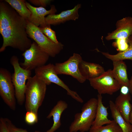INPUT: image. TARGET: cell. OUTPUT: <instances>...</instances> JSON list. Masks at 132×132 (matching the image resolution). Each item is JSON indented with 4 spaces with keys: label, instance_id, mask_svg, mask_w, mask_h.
Masks as SVG:
<instances>
[{
    "label": "cell",
    "instance_id": "obj_19",
    "mask_svg": "<svg viewBox=\"0 0 132 132\" xmlns=\"http://www.w3.org/2000/svg\"><path fill=\"white\" fill-rule=\"evenodd\" d=\"M109 106L113 120L120 126L123 132H132L131 124L124 118L116 108L114 102L112 100H110Z\"/></svg>",
    "mask_w": 132,
    "mask_h": 132
},
{
    "label": "cell",
    "instance_id": "obj_11",
    "mask_svg": "<svg viewBox=\"0 0 132 132\" xmlns=\"http://www.w3.org/2000/svg\"><path fill=\"white\" fill-rule=\"evenodd\" d=\"M116 29L109 33L105 37L107 40H127L132 35V17H125L117 21Z\"/></svg>",
    "mask_w": 132,
    "mask_h": 132
},
{
    "label": "cell",
    "instance_id": "obj_16",
    "mask_svg": "<svg viewBox=\"0 0 132 132\" xmlns=\"http://www.w3.org/2000/svg\"><path fill=\"white\" fill-rule=\"evenodd\" d=\"M102 96L98 94L97 96L98 105L95 118L91 128H96L108 124L112 122V120L108 118V108L103 104Z\"/></svg>",
    "mask_w": 132,
    "mask_h": 132
},
{
    "label": "cell",
    "instance_id": "obj_27",
    "mask_svg": "<svg viewBox=\"0 0 132 132\" xmlns=\"http://www.w3.org/2000/svg\"><path fill=\"white\" fill-rule=\"evenodd\" d=\"M28 1L33 4L44 8L52 1L51 0H29Z\"/></svg>",
    "mask_w": 132,
    "mask_h": 132
},
{
    "label": "cell",
    "instance_id": "obj_20",
    "mask_svg": "<svg viewBox=\"0 0 132 132\" xmlns=\"http://www.w3.org/2000/svg\"><path fill=\"white\" fill-rule=\"evenodd\" d=\"M129 47L126 50L119 52L115 55H111L108 53L101 52L107 58L113 61L124 60H132V35L127 39Z\"/></svg>",
    "mask_w": 132,
    "mask_h": 132
},
{
    "label": "cell",
    "instance_id": "obj_4",
    "mask_svg": "<svg viewBox=\"0 0 132 132\" xmlns=\"http://www.w3.org/2000/svg\"><path fill=\"white\" fill-rule=\"evenodd\" d=\"M10 61L14 70L12 80L14 87L16 98L18 104L22 105L25 100L26 81L31 77V71L25 69L21 66L17 56H12Z\"/></svg>",
    "mask_w": 132,
    "mask_h": 132
},
{
    "label": "cell",
    "instance_id": "obj_24",
    "mask_svg": "<svg viewBox=\"0 0 132 132\" xmlns=\"http://www.w3.org/2000/svg\"><path fill=\"white\" fill-rule=\"evenodd\" d=\"M25 120L29 125L33 124L38 121V114L32 111H27L25 116Z\"/></svg>",
    "mask_w": 132,
    "mask_h": 132
},
{
    "label": "cell",
    "instance_id": "obj_10",
    "mask_svg": "<svg viewBox=\"0 0 132 132\" xmlns=\"http://www.w3.org/2000/svg\"><path fill=\"white\" fill-rule=\"evenodd\" d=\"M80 55L74 53L66 61L56 63L54 65L56 74L69 75L76 79L79 82L83 83L86 80L81 73L79 68V63L82 60Z\"/></svg>",
    "mask_w": 132,
    "mask_h": 132
},
{
    "label": "cell",
    "instance_id": "obj_30",
    "mask_svg": "<svg viewBox=\"0 0 132 132\" xmlns=\"http://www.w3.org/2000/svg\"><path fill=\"white\" fill-rule=\"evenodd\" d=\"M128 88L129 90L130 93L132 95V76L129 79Z\"/></svg>",
    "mask_w": 132,
    "mask_h": 132
},
{
    "label": "cell",
    "instance_id": "obj_6",
    "mask_svg": "<svg viewBox=\"0 0 132 132\" xmlns=\"http://www.w3.org/2000/svg\"><path fill=\"white\" fill-rule=\"evenodd\" d=\"M36 76L47 85L52 83L60 86L66 90L67 94L77 101L82 103L83 100L77 93L71 90L58 77L55 69L54 65L49 63L37 68L34 70Z\"/></svg>",
    "mask_w": 132,
    "mask_h": 132
},
{
    "label": "cell",
    "instance_id": "obj_5",
    "mask_svg": "<svg viewBox=\"0 0 132 132\" xmlns=\"http://www.w3.org/2000/svg\"><path fill=\"white\" fill-rule=\"evenodd\" d=\"M26 29L28 37L33 40L50 56L55 57L63 49L64 45L61 42L56 43L53 42L41 32L39 27L27 20Z\"/></svg>",
    "mask_w": 132,
    "mask_h": 132
},
{
    "label": "cell",
    "instance_id": "obj_12",
    "mask_svg": "<svg viewBox=\"0 0 132 132\" xmlns=\"http://www.w3.org/2000/svg\"><path fill=\"white\" fill-rule=\"evenodd\" d=\"M26 4L31 13L28 20L37 26L40 25V27H44L48 25L45 20V16L46 15L54 14L57 12V10L54 5H52L50 9L47 10L43 7H34L26 1Z\"/></svg>",
    "mask_w": 132,
    "mask_h": 132
},
{
    "label": "cell",
    "instance_id": "obj_23",
    "mask_svg": "<svg viewBox=\"0 0 132 132\" xmlns=\"http://www.w3.org/2000/svg\"><path fill=\"white\" fill-rule=\"evenodd\" d=\"M39 27L41 32L49 39L55 43L59 42L57 39L55 32L51 28L50 25Z\"/></svg>",
    "mask_w": 132,
    "mask_h": 132
},
{
    "label": "cell",
    "instance_id": "obj_14",
    "mask_svg": "<svg viewBox=\"0 0 132 132\" xmlns=\"http://www.w3.org/2000/svg\"><path fill=\"white\" fill-rule=\"evenodd\" d=\"M79 68L83 76L88 80L98 77L105 72L104 68L99 64L83 60L79 63Z\"/></svg>",
    "mask_w": 132,
    "mask_h": 132
},
{
    "label": "cell",
    "instance_id": "obj_29",
    "mask_svg": "<svg viewBox=\"0 0 132 132\" xmlns=\"http://www.w3.org/2000/svg\"><path fill=\"white\" fill-rule=\"evenodd\" d=\"M121 93L123 94H126L129 93L128 87L126 86H121L120 88Z\"/></svg>",
    "mask_w": 132,
    "mask_h": 132
},
{
    "label": "cell",
    "instance_id": "obj_22",
    "mask_svg": "<svg viewBox=\"0 0 132 132\" xmlns=\"http://www.w3.org/2000/svg\"><path fill=\"white\" fill-rule=\"evenodd\" d=\"M89 132H123L121 129L114 120L105 126L96 128H91Z\"/></svg>",
    "mask_w": 132,
    "mask_h": 132
},
{
    "label": "cell",
    "instance_id": "obj_1",
    "mask_svg": "<svg viewBox=\"0 0 132 132\" xmlns=\"http://www.w3.org/2000/svg\"><path fill=\"white\" fill-rule=\"evenodd\" d=\"M27 20L21 16L8 3L0 1V33L3 43L0 52L11 47L24 52L32 43L26 31Z\"/></svg>",
    "mask_w": 132,
    "mask_h": 132
},
{
    "label": "cell",
    "instance_id": "obj_28",
    "mask_svg": "<svg viewBox=\"0 0 132 132\" xmlns=\"http://www.w3.org/2000/svg\"><path fill=\"white\" fill-rule=\"evenodd\" d=\"M0 132H10L7 126L5 118L0 119Z\"/></svg>",
    "mask_w": 132,
    "mask_h": 132
},
{
    "label": "cell",
    "instance_id": "obj_13",
    "mask_svg": "<svg viewBox=\"0 0 132 132\" xmlns=\"http://www.w3.org/2000/svg\"><path fill=\"white\" fill-rule=\"evenodd\" d=\"M81 5L78 4L71 9L63 11L57 14L48 15L45 17L46 22L48 24L56 25L70 20L75 21L79 18L78 10Z\"/></svg>",
    "mask_w": 132,
    "mask_h": 132
},
{
    "label": "cell",
    "instance_id": "obj_3",
    "mask_svg": "<svg viewBox=\"0 0 132 132\" xmlns=\"http://www.w3.org/2000/svg\"><path fill=\"white\" fill-rule=\"evenodd\" d=\"M97 99L92 98L83 105L81 112L76 113L71 124L69 132H86L89 131L95 118Z\"/></svg>",
    "mask_w": 132,
    "mask_h": 132
},
{
    "label": "cell",
    "instance_id": "obj_8",
    "mask_svg": "<svg viewBox=\"0 0 132 132\" xmlns=\"http://www.w3.org/2000/svg\"><path fill=\"white\" fill-rule=\"evenodd\" d=\"M91 86L99 94L112 95L120 89L121 86L115 78L110 69L99 76L89 80Z\"/></svg>",
    "mask_w": 132,
    "mask_h": 132
},
{
    "label": "cell",
    "instance_id": "obj_26",
    "mask_svg": "<svg viewBox=\"0 0 132 132\" xmlns=\"http://www.w3.org/2000/svg\"><path fill=\"white\" fill-rule=\"evenodd\" d=\"M7 127L10 132H28L25 129L18 128L14 125L9 119L5 118ZM34 132H41L36 131Z\"/></svg>",
    "mask_w": 132,
    "mask_h": 132
},
{
    "label": "cell",
    "instance_id": "obj_21",
    "mask_svg": "<svg viewBox=\"0 0 132 132\" xmlns=\"http://www.w3.org/2000/svg\"><path fill=\"white\" fill-rule=\"evenodd\" d=\"M22 17L28 20L31 14L29 10L27 7L26 1L24 0H5Z\"/></svg>",
    "mask_w": 132,
    "mask_h": 132
},
{
    "label": "cell",
    "instance_id": "obj_15",
    "mask_svg": "<svg viewBox=\"0 0 132 132\" xmlns=\"http://www.w3.org/2000/svg\"><path fill=\"white\" fill-rule=\"evenodd\" d=\"M68 106L67 103L63 100H60L57 102L46 117L48 119L52 117L53 123L51 127L45 132H55L60 127L61 115Z\"/></svg>",
    "mask_w": 132,
    "mask_h": 132
},
{
    "label": "cell",
    "instance_id": "obj_31",
    "mask_svg": "<svg viewBox=\"0 0 132 132\" xmlns=\"http://www.w3.org/2000/svg\"><path fill=\"white\" fill-rule=\"evenodd\" d=\"M129 122L132 126V109L129 116Z\"/></svg>",
    "mask_w": 132,
    "mask_h": 132
},
{
    "label": "cell",
    "instance_id": "obj_18",
    "mask_svg": "<svg viewBox=\"0 0 132 132\" xmlns=\"http://www.w3.org/2000/svg\"><path fill=\"white\" fill-rule=\"evenodd\" d=\"M131 100L130 93L126 94L120 93L114 103L120 113L125 120L129 122V115L132 109V105L130 102Z\"/></svg>",
    "mask_w": 132,
    "mask_h": 132
},
{
    "label": "cell",
    "instance_id": "obj_17",
    "mask_svg": "<svg viewBox=\"0 0 132 132\" xmlns=\"http://www.w3.org/2000/svg\"><path fill=\"white\" fill-rule=\"evenodd\" d=\"M113 69L112 74L121 86L128 87L129 79L128 78L126 65L123 60L113 61Z\"/></svg>",
    "mask_w": 132,
    "mask_h": 132
},
{
    "label": "cell",
    "instance_id": "obj_2",
    "mask_svg": "<svg viewBox=\"0 0 132 132\" xmlns=\"http://www.w3.org/2000/svg\"><path fill=\"white\" fill-rule=\"evenodd\" d=\"M47 85L35 75L27 80L25 92V108L27 111L38 114L45 95Z\"/></svg>",
    "mask_w": 132,
    "mask_h": 132
},
{
    "label": "cell",
    "instance_id": "obj_9",
    "mask_svg": "<svg viewBox=\"0 0 132 132\" xmlns=\"http://www.w3.org/2000/svg\"><path fill=\"white\" fill-rule=\"evenodd\" d=\"M0 95L11 109L15 110L16 98L12 75L8 70L2 67L0 68Z\"/></svg>",
    "mask_w": 132,
    "mask_h": 132
},
{
    "label": "cell",
    "instance_id": "obj_7",
    "mask_svg": "<svg viewBox=\"0 0 132 132\" xmlns=\"http://www.w3.org/2000/svg\"><path fill=\"white\" fill-rule=\"evenodd\" d=\"M22 55L24 60L20 64L21 66L31 71L45 65L50 56L35 42H33L30 47Z\"/></svg>",
    "mask_w": 132,
    "mask_h": 132
},
{
    "label": "cell",
    "instance_id": "obj_25",
    "mask_svg": "<svg viewBox=\"0 0 132 132\" xmlns=\"http://www.w3.org/2000/svg\"><path fill=\"white\" fill-rule=\"evenodd\" d=\"M113 44L119 52L124 51L126 50L129 47L127 40L117 39Z\"/></svg>",
    "mask_w": 132,
    "mask_h": 132
},
{
    "label": "cell",
    "instance_id": "obj_32",
    "mask_svg": "<svg viewBox=\"0 0 132 132\" xmlns=\"http://www.w3.org/2000/svg\"></svg>",
    "mask_w": 132,
    "mask_h": 132
}]
</instances>
